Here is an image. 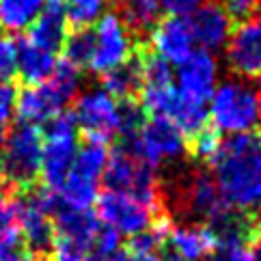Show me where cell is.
Instances as JSON below:
<instances>
[{"label":"cell","mask_w":261,"mask_h":261,"mask_svg":"<svg viewBox=\"0 0 261 261\" xmlns=\"http://www.w3.org/2000/svg\"><path fill=\"white\" fill-rule=\"evenodd\" d=\"M132 261H164V257L158 253H145V255H132Z\"/></svg>","instance_id":"36"},{"label":"cell","mask_w":261,"mask_h":261,"mask_svg":"<svg viewBox=\"0 0 261 261\" xmlns=\"http://www.w3.org/2000/svg\"><path fill=\"white\" fill-rule=\"evenodd\" d=\"M45 0H0V29L7 33H22L41 13Z\"/></svg>","instance_id":"22"},{"label":"cell","mask_w":261,"mask_h":261,"mask_svg":"<svg viewBox=\"0 0 261 261\" xmlns=\"http://www.w3.org/2000/svg\"><path fill=\"white\" fill-rule=\"evenodd\" d=\"M210 261H250V253L246 246L236 248H218L216 255H212Z\"/></svg>","instance_id":"35"},{"label":"cell","mask_w":261,"mask_h":261,"mask_svg":"<svg viewBox=\"0 0 261 261\" xmlns=\"http://www.w3.org/2000/svg\"><path fill=\"white\" fill-rule=\"evenodd\" d=\"M141 85H143V73H141V61L138 59H132L129 63L101 76V89L123 101L141 91Z\"/></svg>","instance_id":"23"},{"label":"cell","mask_w":261,"mask_h":261,"mask_svg":"<svg viewBox=\"0 0 261 261\" xmlns=\"http://www.w3.org/2000/svg\"><path fill=\"white\" fill-rule=\"evenodd\" d=\"M97 220L104 227L115 229L121 238H132L136 233H143L149 229L151 220L158 216V212L147 207L145 203L134 199L132 194L119 192V190H104L99 192L95 201Z\"/></svg>","instance_id":"10"},{"label":"cell","mask_w":261,"mask_h":261,"mask_svg":"<svg viewBox=\"0 0 261 261\" xmlns=\"http://www.w3.org/2000/svg\"><path fill=\"white\" fill-rule=\"evenodd\" d=\"M7 190H9V186L5 184V179L0 177V203H5L9 197H7Z\"/></svg>","instance_id":"38"},{"label":"cell","mask_w":261,"mask_h":261,"mask_svg":"<svg viewBox=\"0 0 261 261\" xmlns=\"http://www.w3.org/2000/svg\"><path fill=\"white\" fill-rule=\"evenodd\" d=\"M5 138H7V132H5V127L0 125V149H3V145H5Z\"/></svg>","instance_id":"40"},{"label":"cell","mask_w":261,"mask_h":261,"mask_svg":"<svg viewBox=\"0 0 261 261\" xmlns=\"http://www.w3.org/2000/svg\"><path fill=\"white\" fill-rule=\"evenodd\" d=\"M207 123L227 136L253 132L257 125V91L248 80H220L207 99Z\"/></svg>","instance_id":"3"},{"label":"cell","mask_w":261,"mask_h":261,"mask_svg":"<svg viewBox=\"0 0 261 261\" xmlns=\"http://www.w3.org/2000/svg\"><path fill=\"white\" fill-rule=\"evenodd\" d=\"M253 250H250V261H261V233L253 240Z\"/></svg>","instance_id":"37"},{"label":"cell","mask_w":261,"mask_h":261,"mask_svg":"<svg viewBox=\"0 0 261 261\" xmlns=\"http://www.w3.org/2000/svg\"><path fill=\"white\" fill-rule=\"evenodd\" d=\"M15 101H17V91L11 82L0 80V125L11 123V119L15 117Z\"/></svg>","instance_id":"32"},{"label":"cell","mask_w":261,"mask_h":261,"mask_svg":"<svg viewBox=\"0 0 261 261\" xmlns=\"http://www.w3.org/2000/svg\"><path fill=\"white\" fill-rule=\"evenodd\" d=\"M160 15V0H121V17L129 31H151Z\"/></svg>","instance_id":"24"},{"label":"cell","mask_w":261,"mask_h":261,"mask_svg":"<svg viewBox=\"0 0 261 261\" xmlns=\"http://www.w3.org/2000/svg\"><path fill=\"white\" fill-rule=\"evenodd\" d=\"M110 0H65L63 11L67 24L73 29H91L104 13H108Z\"/></svg>","instance_id":"25"},{"label":"cell","mask_w":261,"mask_h":261,"mask_svg":"<svg viewBox=\"0 0 261 261\" xmlns=\"http://www.w3.org/2000/svg\"><path fill=\"white\" fill-rule=\"evenodd\" d=\"M65 106L67 104L57 95V91L48 82H41V85H29L17 93L15 115L20 117V123L39 127L57 115H61Z\"/></svg>","instance_id":"16"},{"label":"cell","mask_w":261,"mask_h":261,"mask_svg":"<svg viewBox=\"0 0 261 261\" xmlns=\"http://www.w3.org/2000/svg\"><path fill=\"white\" fill-rule=\"evenodd\" d=\"M73 121L89 138L110 141V136L119 134L121 127V108L123 104L113 97L101 87H93L85 93H78L73 99Z\"/></svg>","instance_id":"9"},{"label":"cell","mask_w":261,"mask_h":261,"mask_svg":"<svg viewBox=\"0 0 261 261\" xmlns=\"http://www.w3.org/2000/svg\"><path fill=\"white\" fill-rule=\"evenodd\" d=\"M222 50L227 67L236 78L261 80V15L238 22Z\"/></svg>","instance_id":"11"},{"label":"cell","mask_w":261,"mask_h":261,"mask_svg":"<svg viewBox=\"0 0 261 261\" xmlns=\"http://www.w3.org/2000/svg\"><path fill=\"white\" fill-rule=\"evenodd\" d=\"M190 29L194 43L201 45V50L220 52L227 45V39L233 31V22L225 13V9L218 0H205V3L194 11L190 17Z\"/></svg>","instance_id":"15"},{"label":"cell","mask_w":261,"mask_h":261,"mask_svg":"<svg viewBox=\"0 0 261 261\" xmlns=\"http://www.w3.org/2000/svg\"><path fill=\"white\" fill-rule=\"evenodd\" d=\"M45 134H43V145H41V171L45 188L59 190L61 184L67 177L76 151L80 147L78 141V127L73 121L71 113H63L50 119L45 123Z\"/></svg>","instance_id":"6"},{"label":"cell","mask_w":261,"mask_h":261,"mask_svg":"<svg viewBox=\"0 0 261 261\" xmlns=\"http://www.w3.org/2000/svg\"><path fill=\"white\" fill-rule=\"evenodd\" d=\"M207 164L229 210L242 214L261 210V134L227 136Z\"/></svg>","instance_id":"1"},{"label":"cell","mask_w":261,"mask_h":261,"mask_svg":"<svg viewBox=\"0 0 261 261\" xmlns=\"http://www.w3.org/2000/svg\"><path fill=\"white\" fill-rule=\"evenodd\" d=\"M48 85L57 91V95L65 101V104H69L78 97L80 93V87H82V69L76 67V65H71L67 61H57V67H54L52 76L45 80Z\"/></svg>","instance_id":"26"},{"label":"cell","mask_w":261,"mask_h":261,"mask_svg":"<svg viewBox=\"0 0 261 261\" xmlns=\"http://www.w3.org/2000/svg\"><path fill=\"white\" fill-rule=\"evenodd\" d=\"M67 26L69 24L67 17H65L61 0H45L41 13L29 26V37L26 39L43 50L57 54L63 48L65 37H67Z\"/></svg>","instance_id":"19"},{"label":"cell","mask_w":261,"mask_h":261,"mask_svg":"<svg viewBox=\"0 0 261 261\" xmlns=\"http://www.w3.org/2000/svg\"><path fill=\"white\" fill-rule=\"evenodd\" d=\"M123 149L132 153L138 162L155 171L181 160V155L188 151V143L171 121L151 117L149 121H143L134 136L125 138Z\"/></svg>","instance_id":"5"},{"label":"cell","mask_w":261,"mask_h":261,"mask_svg":"<svg viewBox=\"0 0 261 261\" xmlns=\"http://www.w3.org/2000/svg\"><path fill=\"white\" fill-rule=\"evenodd\" d=\"M222 9L231 22H244L255 17L259 11V0H222Z\"/></svg>","instance_id":"31"},{"label":"cell","mask_w":261,"mask_h":261,"mask_svg":"<svg viewBox=\"0 0 261 261\" xmlns=\"http://www.w3.org/2000/svg\"><path fill=\"white\" fill-rule=\"evenodd\" d=\"M43 261H89L87 253L80 248H73L69 244H61L54 242V248L48 257H43Z\"/></svg>","instance_id":"34"},{"label":"cell","mask_w":261,"mask_h":261,"mask_svg":"<svg viewBox=\"0 0 261 261\" xmlns=\"http://www.w3.org/2000/svg\"><path fill=\"white\" fill-rule=\"evenodd\" d=\"M57 67V54L24 39L17 43V73L26 85H41Z\"/></svg>","instance_id":"21"},{"label":"cell","mask_w":261,"mask_h":261,"mask_svg":"<svg viewBox=\"0 0 261 261\" xmlns=\"http://www.w3.org/2000/svg\"><path fill=\"white\" fill-rule=\"evenodd\" d=\"M65 61L76 65V67H89L91 54H93V31L91 29H76L73 33H67L63 41Z\"/></svg>","instance_id":"27"},{"label":"cell","mask_w":261,"mask_h":261,"mask_svg":"<svg viewBox=\"0 0 261 261\" xmlns=\"http://www.w3.org/2000/svg\"><path fill=\"white\" fill-rule=\"evenodd\" d=\"M205 0H160L162 11L175 17H190Z\"/></svg>","instance_id":"33"},{"label":"cell","mask_w":261,"mask_h":261,"mask_svg":"<svg viewBox=\"0 0 261 261\" xmlns=\"http://www.w3.org/2000/svg\"><path fill=\"white\" fill-rule=\"evenodd\" d=\"M17 73V41L13 37H0V80L9 82Z\"/></svg>","instance_id":"30"},{"label":"cell","mask_w":261,"mask_h":261,"mask_svg":"<svg viewBox=\"0 0 261 261\" xmlns=\"http://www.w3.org/2000/svg\"><path fill=\"white\" fill-rule=\"evenodd\" d=\"M110 158L108 141L87 138L85 145L78 147L73 164L57 190L61 207L67 210H91L99 197V184L104 177Z\"/></svg>","instance_id":"2"},{"label":"cell","mask_w":261,"mask_h":261,"mask_svg":"<svg viewBox=\"0 0 261 261\" xmlns=\"http://www.w3.org/2000/svg\"><path fill=\"white\" fill-rule=\"evenodd\" d=\"M149 48L158 59L169 65H179L197 50L188 17H160L149 31Z\"/></svg>","instance_id":"13"},{"label":"cell","mask_w":261,"mask_h":261,"mask_svg":"<svg viewBox=\"0 0 261 261\" xmlns=\"http://www.w3.org/2000/svg\"><path fill=\"white\" fill-rule=\"evenodd\" d=\"M190 141H192V145H190L192 155L197 158V160H205V162L212 160V155L216 153V149L220 145L218 132H216V129H210V127L201 129V132L194 134Z\"/></svg>","instance_id":"29"},{"label":"cell","mask_w":261,"mask_h":261,"mask_svg":"<svg viewBox=\"0 0 261 261\" xmlns=\"http://www.w3.org/2000/svg\"><path fill=\"white\" fill-rule=\"evenodd\" d=\"M134 37L119 13H104L93 29V54L89 69L97 76L113 71L134 59Z\"/></svg>","instance_id":"8"},{"label":"cell","mask_w":261,"mask_h":261,"mask_svg":"<svg viewBox=\"0 0 261 261\" xmlns=\"http://www.w3.org/2000/svg\"><path fill=\"white\" fill-rule=\"evenodd\" d=\"M99 227H101V222L91 210H67L59 205L57 214H54L57 242L85 250L87 257H89L91 242L97 236Z\"/></svg>","instance_id":"17"},{"label":"cell","mask_w":261,"mask_h":261,"mask_svg":"<svg viewBox=\"0 0 261 261\" xmlns=\"http://www.w3.org/2000/svg\"><path fill=\"white\" fill-rule=\"evenodd\" d=\"M257 125L261 127V91H257Z\"/></svg>","instance_id":"39"},{"label":"cell","mask_w":261,"mask_h":261,"mask_svg":"<svg viewBox=\"0 0 261 261\" xmlns=\"http://www.w3.org/2000/svg\"><path fill=\"white\" fill-rule=\"evenodd\" d=\"M220 82V65L214 52L194 50L186 61L177 65L175 71V89L197 104L207 106L214 89Z\"/></svg>","instance_id":"12"},{"label":"cell","mask_w":261,"mask_h":261,"mask_svg":"<svg viewBox=\"0 0 261 261\" xmlns=\"http://www.w3.org/2000/svg\"><path fill=\"white\" fill-rule=\"evenodd\" d=\"M101 181L106 184V190L132 194L134 199L145 203L147 207L160 212V184H158L153 169L138 162L123 147H119L117 151L110 153Z\"/></svg>","instance_id":"7"},{"label":"cell","mask_w":261,"mask_h":261,"mask_svg":"<svg viewBox=\"0 0 261 261\" xmlns=\"http://www.w3.org/2000/svg\"><path fill=\"white\" fill-rule=\"evenodd\" d=\"M181 203L186 212L205 222H212L225 210H229L225 201L220 199V192L216 188V184H214L212 175L207 173H194L186 181L181 190Z\"/></svg>","instance_id":"18"},{"label":"cell","mask_w":261,"mask_h":261,"mask_svg":"<svg viewBox=\"0 0 261 261\" xmlns=\"http://www.w3.org/2000/svg\"><path fill=\"white\" fill-rule=\"evenodd\" d=\"M162 244L164 261H205L216 253V240L207 225H173Z\"/></svg>","instance_id":"14"},{"label":"cell","mask_w":261,"mask_h":261,"mask_svg":"<svg viewBox=\"0 0 261 261\" xmlns=\"http://www.w3.org/2000/svg\"><path fill=\"white\" fill-rule=\"evenodd\" d=\"M121 236L110 229V227H104L101 225L97 236L93 238L91 242V248H89V261H110L119 250H121Z\"/></svg>","instance_id":"28"},{"label":"cell","mask_w":261,"mask_h":261,"mask_svg":"<svg viewBox=\"0 0 261 261\" xmlns=\"http://www.w3.org/2000/svg\"><path fill=\"white\" fill-rule=\"evenodd\" d=\"M207 227L214 233L218 248H236V246H248L259 236V225L253 218V214H242L236 210H225L218 218L207 222Z\"/></svg>","instance_id":"20"},{"label":"cell","mask_w":261,"mask_h":261,"mask_svg":"<svg viewBox=\"0 0 261 261\" xmlns=\"http://www.w3.org/2000/svg\"><path fill=\"white\" fill-rule=\"evenodd\" d=\"M43 134L37 125L17 123L0 149V177L13 190L35 188L41 171Z\"/></svg>","instance_id":"4"}]
</instances>
